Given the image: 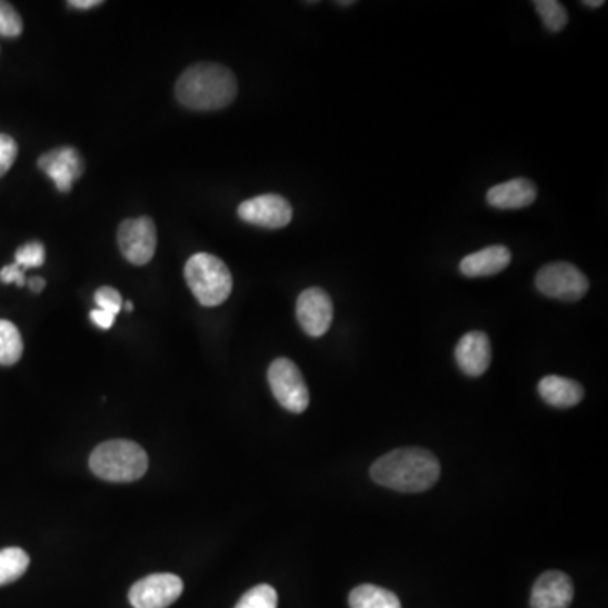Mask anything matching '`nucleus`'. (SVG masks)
<instances>
[{
	"label": "nucleus",
	"instance_id": "nucleus-25",
	"mask_svg": "<svg viewBox=\"0 0 608 608\" xmlns=\"http://www.w3.org/2000/svg\"><path fill=\"white\" fill-rule=\"evenodd\" d=\"M18 158V144L8 134H0V178L8 175Z\"/></svg>",
	"mask_w": 608,
	"mask_h": 608
},
{
	"label": "nucleus",
	"instance_id": "nucleus-28",
	"mask_svg": "<svg viewBox=\"0 0 608 608\" xmlns=\"http://www.w3.org/2000/svg\"><path fill=\"white\" fill-rule=\"evenodd\" d=\"M68 6L73 9H80V11H87V9L102 6V0H71V2H68Z\"/></svg>",
	"mask_w": 608,
	"mask_h": 608
},
{
	"label": "nucleus",
	"instance_id": "nucleus-16",
	"mask_svg": "<svg viewBox=\"0 0 608 608\" xmlns=\"http://www.w3.org/2000/svg\"><path fill=\"white\" fill-rule=\"evenodd\" d=\"M539 396L552 408L567 409L580 405L585 390L577 380L561 376H546L539 380Z\"/></svg>",
	"mask_w": 608,
	"mask_h": 608
},
{
	"label": "nucleus",
	"instance_id": "nucleus-20",
	"mask_svg": "<svg viewBox=\"0 0 608 608\" xmlns=\"http://www.w3.org/2000/svg\"><path fill=\"white\" fill-rule=\"evenodd\" d=\"M536 11L541 16L546 29L551 32H559L567 28L568 11L565 6L559 4L556 0H536Z\"/></svg>",
	"mask_w": 608,
	"mask_h": 608
},
{
	"label": "nucleus",
	"instance_id": "nucleus-23",
	"mask_svg": "<svg viewBox=\"0 0 608 608\" xmlns=\"http://www.w3.org/2000/svg\"><path fill=\"white\" fill-rule=\"evenodd\" d=\"M22 19L9 2H0V36L2 38H19L22 32Z\"/></svg>",
	"mask_w": 608,
	"mask_h": 608
},
{
	"label": "nucleus",
	"instance_id": "nucleus-11",
	"mask_svg": "<svg viewBox=\"0 0 608 608\" xmlns=\"http://www.w3.org/2000/svg\"><path fill=\"white\" fill-rule=\"evenodd\" d=\"M38 166L53 180L61 193H68L73 188L74 180L84 171L83 158L74 148L53 149L39 158Z\"/></svg>",
	"mask_w": 608,
	"mask_h": 608
},
{
	"label": "nucleus",
	"instance_id": "nucleus-21",
	"mask_svg": "<svg viewBox=\"0 0 608 608\" xmlns=\"http://www.w3.org/2000/svg\"><path fill=\"white\" fill-rule=\"evenodd\" d=\"M236 608H278V594L271 585H257L243 594Z\"/></svg>",
	"mask_w": 608,
	"mask_h": 608
},
{
	"label": "nucleus",
	"instance_id": "nucleus-8",
	"mask_svg": "<svg viewBox=\"0 0 608 608\" xmlns=\"http://www.w3.org/2000/svg\"><path fill=\"white\" fill-rule=\"evenodd\" d=\"M183 594V581L171 574H156L132 585L130 605L134 608H168Z\"/></svg>",
	"mask_w": 608,
	"mask_h": 608
},
{
	"label": "nucleus",
	"instance_id": "nucleus-9",
	"mask_svg": "<svg viewBox=\"0 0 608 608\" xmlns=\"http://www.w3.org/2000/svg\"><path fill=\"white\" fill-rule=\"evenodd\" d=\"M240 220L262 229H282L292 220V207L281 195H260L240 203Z\"/></svg>",
	"mask_w": 608,
	"mask_h": 608
},
{
	"label": "nucleus",
	"instance_id": "nucleus-26",
	"mask_svg": "<svg viewBox=\"0 0 608 608\" xmlns=\"http://www.w3.org/2000/svg\"><path fill=\"white\" fill-rule=\"evenodd\" d=\"M0 281L4 285H18L19 288H22V286H26L24 271L18 265L6 266L0 271Z\"/></svg>",
	"mask_w": 608,
	"mask_h": 608
},
{
	"label": "nucleus",
	"instance_id": "nucleus-1",
	"mask_svg": "<svg viewBox=\"0 0 608 608\" xmlns=\"http://www.w3.org/2000/svg\"><path fill=\"white\" fill-rule=\"evenodd\" d=\"M440 461L422 448H399L380 457L370 467L377 486L402 494H418L431 489L440 479Z\"/></svg>",
	"mask_w": 608,
	"mask_h": 608
},
{
	"label": "nucleus",
	"instance_id": "nucleus-29",
	"mask_svg": "<svg viewBox=\"0 0 608 608\" xmlns=\"http://www.w3.org/2000/svg\"><path fill=\"white\" fill-rule=\"evenodd\" d=\"M28 285L29 288H31V291L41 292L42 289H44V286H47V281L42 278H31V281H29Z\"/></svg>",
	"mask_w": 608,
	"mask_h": 608
},
{
	"label": "nucleus",
	"instance_id": "nucleus-4",
	"mask_svg": "<svg viewBox=\"0 0 608 608\" xmlns=\"http://www.w3.org/2000/svg\"><path fill=\"white\" fill-rule=\"evenodd\" d=\"M185 279L203 307H219L233 288L232 272L226 262L211 253H195L185 266Z\"/></svg>",
	"mask_w": 608,
	"mask_h": 608
},
{
	"label": "nucleus",
	"instance_id": "nucleus-6",
	"mask_svg": "<svg viewBox=\"0 0 608 608\" xmlns=\"http://www.w3.org/2000/svg\"><path fill=\"white\" fill-rule=\"evenodd\" d=\"M536 288L548 298L574 302L587 295L590 282L577 266L552 262L536 276Z\"/></svg>",
	"mask_w": 608,
	"mask_h": 608
},
{
	"label": "nucleus",
	"instance_id": "nucleus-32",
	"mask_svg": "<svg viewBox=\"0 0 608 608\" xmlns=\"http://www.w3.org/2000/svg\"><path fill=\"white\" fill-rule=\"evenodd\" d=\"M338 6H353V2H338Z\"/></svg>",
	"mask_w": 608,
	"mask_h": 608
},
{
	"label": "nucleus",
	"instance_id": "nucleus-12",
	"mask_svg": "<svg viewBox=\"0 0 608 608\" xmlns=\"http://www.w3.org/2000/svg\"><path fill=\"white\" fill-rule=\"evenodd\" d=\"M455 359L465 376H484L492 362L490 338L484 331H468L458 341Z\"/></svg>",
	"mask_w": 608,
	"mask_h": 608
},
{
	"label": "nucleus",
	"instance_id": "nucleus-18",
	"mask_svg": "<svg viewBox=\"0 0 608 608\" xmlns=\"http://www.w3.org/2000/svg\"><path fill=\"white\" fill-rule=\"evenodd\" d=\"M24 352L22 337L11 321L0 320V366H14Z\"/></svg>",
	"mask_w": 608,
	"mask_h": 608
},
{
	"label": "nucleus",
	"instance_id": "nucleus-27",
	"mask_svg": "<svg viewBox=\"0 0 608 608\" xmlns=\"http://www.w3.org/2000/svg\"><path fill=\"white\" fill-rule=\"evenodd\" d=\"M90 320H92L93 325H97V327L102 328V330H110V328L113 327V323H116V317H113L112 313H107V311L99 310V308L90 311Z\"/></svg>",
	"mask_w": 608,
	"mask_h": 608
},
{
	"label": "nucleus",
	"instance_id": "nucleus-30",
	"mask_svg": "<svg viewBox=\"0 0 608 608\" xmlns=\"http://www.w3.org/2000/svg\"><path fill=\"white\" fill-rule=\"evenodd\" d=\"M581 4H584L585 8L598 9L601 8V6H605V0H585Z\"/></svg>",
	"mask_w": 608,
	"mask_h": 608
},
{
	"label": "nucleus",
	"instance_id": "nucleus-24",
	"mask_svg": "<svg viewBox=\"0 0 608 608\" xmlns=\"http://www.w3.org/2000/svg\"><path fill=\"white\" fill-rule=\"evenodd\" d=\"M96 302L99 310L112 313L113 317H117L123 307L120 292L117 291V289L109 288V286H103V288H100L99 291L96 292Z\"/></svg>",
	"mask_w": 608,
	"mask_h": 608
},
{
	"label": "nucleus",
	"instance_id": "nucleus-14",
	"mask_svg": "<svg viewBox=\"0 0 608 608\" xmlns=\"http://www.w3.org/2000/svg\"><path fill=\"white\" fill-rule=\"evenodd\" d=\"M536 197H538V190L532 181L516 178L490 188L487 201L497 210H520L535 203Z\"/></svg>",
	"mask_w": 608,
	"mask_h": 608
},
{
	"label": "nucleus",
	"instance_id": "nucleus-31",
	"mask_svg": "<svg viewBox=\"0 0 608 608\" xmlns=\"http://www.w3.org/2000/svg\"><path fill=\"white\" fill-rule=\"evenodd\" d=\"M126 310L129 311V313L130 311L134 310V305H132V301L126 302Z\"/></svg>",
	"mask_w": 608,
	"mask_h": 608
},
{
	"label": "nucleus",
	"instance_id": "nucleus-15",
	"mask_svg": "<svg viewBox=\"0 0 608 608\" xmlns=\"http://www.w3.org/2000/svg\"><path fill=\"white\" fill-rule=\"evenodd\" d=\"M510 250L504 246L486 247L479 252L470 253L460 262L461 275L467 278H487L509 268Z\"/></svg>",
	"mask_w": 608,
	"mask_h": 608
},
{
	"label": "nucleus",
	"instance_id": "nucleus-2",
	"mask_svg": "<svg viewBox=\"0 0 608 608\" xmlns=\"http://www.w3.org/2000/svg\"><path fill=\"white\" fill-rule=\"evenodd\" d=\"M236 97V74L222 64H193L177 81V99L187 109L200 112L226 109Z\"/></svg>",
	"mask_w": 608,
	"mask_h": 608
},
{
	"label": "nucleus",
	"instance_id": "nucleus-17",
	"mask_svg": "<svg viewBox=\"0 0 608 608\" xmlns=\"http://www.w3.org/2000/svg\"><path fill=\"white\" fill-rule=\"evenodd\" d=\"M350 608H402L398 595L376 585H360L350 591Z\"/></svg>",
	"mask_w": 608,
	"mask_h": 608
},
{
	"label": "nucleus",
	"instance_id": "nucleus-5",
	"mask_svg": "<svg viewBox=\"0 0 608 608\" xmlns=\"http://www.w3.org/2000/svg\"><path fill=\"white\" fill-rule=\"evenodd\" d=\"M269 386L276 401L286 411L301 415L310 406V390L296 363L289 359H276L268 370Z\"/></svg>",
	"mask_w": 608,
	"mask_h": 608
},
{
	"label": "nucleus",
	"instance_id": "nucleus-22",
	"mask_svg": "<svg viewBox=\"0 0 608 608\" xmlns=\"http://www.w3.org/2000/svg\"><path fill=\"white\" fill-rule=\"evenodd\" d=\"M47 260V249L39 240H31L16 250V265L24 271V269L41 268Z\"/></svg>",
	"mask_w": 608,
	"mask_h": 608
},
{
	"label": "nucleus",
	"instance_id": "nucleus-10",
	"mask_svg": "<svg viewBox=\"0 0 608 608\" xmlns=\"http://www.w3.org/2000/svg\"><path fill=\"white\" fill-rule=\"evenodd\" d=\"M296 317L305 333L313 338L323 337L333 321V302L323 289H307L296 302Z\"/></svg>",
	"mask_w": 608,
	"mask_h": 608
},
{
	"label": "nucleus",
	"instance_id": "nucleus-3",
	"mask_svg": "<svg viewBox=\"0 0 608 608\" xmlns=\"http://www.w3.org/2000/svg\"><path fill=\"white\" fill-rule=\"evenodd\" d=\"M148 467V453L134 441H106L90 455V468L99 479L107 482H136L144 477Z\"/></svg>",
	"mask_w": 608,
	"mask_h": 608
},
{
	"label": "nucleus",
	"instance_id": "nucleus-13",
	"mask_svg": "<svg viewBox=\"0 0 608 608\" xmlns=\"http://www.w3.org/2000/svg\"><path fill=\"white\" fill-rule=\"evenodd\" d=\"M574 581L561 571H546L531 591V608H568L574 601Z\"/></svg>",
	"mask_w": 608,
	"mask_h": 608
},
{
	"label": "nucleus",
	"instance_id": "nucleus-19",
	"mask_svg": "<svg viewBox=\"0 0 608 608\" xmlns=\"http://www.w3.org/2000/svg\"><path fill=\"white\" fill-rule=\"evenodd\" d=\"M29 556L21 548L0 549V587L19 580L28 571Z\"/></svg>",
	"mask_w": 608,
	"mask_h": 608
},
{
	"label": "nucleus",
	"instance_id": "nucleus-7",
	"mask_svg": "<svg viewBox=\"0 0 608 608\" xmlns=\"http://www.w3.org/2000/svg\"><path fill=\"white\" fill-rule=\"evenodd\" d=\"M120 252L130 265L146 266L151 262L158 246L156 226L149 217L123 220L117 232Z\"/></svg>",
	"mask_w": 608,
	"mask_h": 608
}]
</instances>
